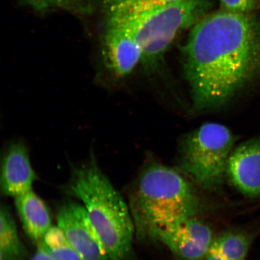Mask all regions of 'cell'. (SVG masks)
<instances>
[{
    "instance_id": "obj_1",
    "label": "cell",
    "mask_w": 260,
    "mask_h": 260,
    "mask_svg": "<svg viewBox=\"0 0 260 260\" xmlns=\"http://www.w3.org/2000/svg\"><path fill=\"white\" fill-rule=\"evenodd\" d=\"M184 54L194 106L223 105L260 73V16L222 9L205 15L191 27Z\"/></svg>"
},
{
    "instance_id": "obj_2",
    "label": "cell",
    "mask_w": 260,
    "mask_h": 260,
    "mask_svg": "<svg viewBox=\"0 0 260 260\" xmlns=\"http://www.w3.org/2000/svg\"><path fill=\"white\" fill-rule=\"evenodd\" d=\"M61 189L83 203L109 259L132 260L135 229L131 213L93 152L85 162L72 166L70 180Z\"/></svg>"
},
{
    "instance_id": "obj_3",
    "label": "cell",
    "mask_w": 260,
    "mask_h": 260,
    "mask_svg": "<svg viewBox=\"0 0 260 260\" xmlns=\"http://www.w3.org/2000/svg\"><path fill=\"white\" fill-rule=\"evenodd\" d=\"M129 209L139 239L197 216L200 203L188 181L173 169L149 166L140 174L129 193Z\"/></svg>"
},
{
    "instance_id": "obj_4",
    "label": "cell",
    "mask_w": 260,
    "mask_h": 260,
    "mask_svg": "<svg viewBox=\"0 0 260 260\" xmlns=\"http://www.w3.org/2000/svg\"><path fill=\"white\" fill-rule=\"evenodd\" d=\"M210 6L209 0H186L137 14L105 8L106 20L122 25L134 36L142 48L141 63L152 68L178 32L192 27L207 14Z\"/></svg>"
},
{
    "instance_id": "obj_5",
    "label": "cell",
    "mask_w": 260,
    "mask_h": 260,
    "mask_svg": "<svg viewBox=\"0 0 260 260\" xmlns=\"http://www.w3.org/2000/svg\"><path fill=\"white\" fill-rule=\"evenodd\" d=\"M235 142L227 126L204 123L185 140L181 159L184 171L198 186L217 189L223 183Z\"/></svg>"
},
{
    "instance_id": "obj_6",
    "label": "cell",
    "mask_w": 260,
    "mask_h": 260,
    "mask_svg": "<svg viewBox=\"0 0 260 260\" xmlns=\"http://www.w3.org/2000/svg\"><path fill=\"white\" fill-rule=\"evenodd\" d=\"M151 238L167 246L180 260L204 259L214 239L210 227L196 216L156 231Z\"/></svg>"
},
{
    "instance_id": "obj_7",
    "label": "cell",
    "mask_w": 260,
    "mask_h": 260,
    "mask_svg": "<svg viewBox=\"0 0 260 260\" xmlns=\"http://www.w3.org/2000/svg\"><path fill=\"white\" fill-rule=\"evenodd\" d=\"M58 226L84 260H109L83 205L67 200L57 207Z\"/></svg>"
},
{
    "instance_id": "obj_8",
    "label": "cell",
    "mask_w": 260,
    "mask_h": 260,
    "mask_svg": "<svg viewBox=\"0 0 260 260\" xmlns=\"http://www.w3.org/2000/svg\"><path fill=\"white\" fill-rule=\"evenodd\" d=\"M142 50L134 36L122 25L106 20L103 61L115 78L128 76L141 63Z\"/></svg>"
},
{
    "instance_id": "obj_9",
    "label": "cell",
    "mask_w": 260,
    "mask_h": 260,
    "mask_svg": "<svg viewBox=\"0 0 260 260\" xmlns=\"http://www.w3.org/2000/svg\"><path fill=\"white\" fill-rule=\"evenodd\" d=\"M37 178L27 145L22 141L12 143L3 156L0 189L6 197H16L32 190Z\"/></svg>"
},
{
    "instance_id": "obj_10",
    "label": "cell",
    "mask_w": 260,
    "mask_h": 260,
    "mask_svg": "<svg viewBox=\"0 0 260 260\" xmlns=\"http://www.w3.org/2000/svg\"><path fill=\"white\" fill-rule=\"evenodd\" d=\"M226 174L240 192L260 199V138L243 143L232 151Z\"/></svg>"
},
{
    "instance_id": "obj_11",
    "label": "cell",
    "mask_w": 260,
    "mask_h": 260,
    "mask_svg": "<svg viewBox=\"0 0 260 260\" xmlns=\"http://www.w3.org/2000/svg\"><path fill=\"white\" fill-rule=\"evenodd\" d=\"M15 205L26 235L37 245L53 226L47 204L31 190L15 197Z\"/></svg>"
},
{
    "instance_id": "obj_12",
    "label": "cell",
    "mask_w": 260,
    "mask_h": 260,
    "mask_svg": "<svg viewBox=\"0 0 260 260\" xmlns=\"http://www.w3.org/2000/svg\"><path fill=\"white\" fill-rule=\"evenodd\" d=\"M1 260H26L28 252L18 235L15 221L7 205L0 207Z\"/></svg>"
},
{
    "instance_id": "obj_13",
    "label": "cell",
    "mask_w": 260,
    "mask_h": 260,
    "mask_svg": "<svg viewBox=\"0 0 260 260\" xmlns=\"http://www.w3.org/2000/svg\"><path fill=\"white\" fill-rule=\"evenodd\" d=\"M251 242V237L247 234L231 231L214 239L210 248L225 260H245Z\"/></svg>"
},
{
    "instance_id": "obj_14",
    "label": "cell",
    "mask_w": 260,
    "mask_h": 260,
    "mask_svg": "<svg viewBox=\"0 0 260 260\" xmlns=\"http://www.w3.org/2000/svg\"><path fill=\"white\" fill-rule=\"evenodd\" d=\"M37 246L43 248L53 260H84L58 226H52Z\"/></svg>"
},
{
    "instance_id": "obj_15",
    "label": "cell",
    "mask_w": 260,
    "mask_h": 260,
    "mask_svg": "<svg viewBox=\"0 0 260 260\" xmlns=\"http://www.w3.org/2000/svg\"><path fill=\"white\" fill-rule=\"evenodd\" d=\"M186 0H105V8L126 14H137Z\"/></svg>"
},
{
    "instance_id": "obj_16",
    "label": "cell",
    "mask_w": 260,
    "mask_h": 260,
    "mask_svg": "<svg viewBox=\"0 0 260 260\" xmlns=\"http://www.w3.org/2000/svg\"><path fill=\"white\" fill-rule=\"evenodd\" d=\"M220 9L239 13H253L260 8V0H219Z\"/></svg>"
},
{
    "instance_id": "obj_17",
    "label": "cell",
    "mask_w": 260,
    "mask_h": 260,
    "mask_svg": "<svg viewBox=\"0 0 260 260\" xmlns=\"http://www.w3.org/2000/svg\"><path fill=\"white\" fill-rule=\"evenodd\" d=\"M41 1L49 5L59 6V7L62 8H69L76 5L79 0H41Z\"/></svg>"
},
{
    "instance_id": "obj_18",
    "label": "cell",
    "mask_w": 260,
    "mask_h": 260,
    "mask_svg": "<svg viewBox=\"0 0 260 260\" xmlns=\"http://www.w3.org/2000/svg\"><path fill=\"white\" fill-rule=\"evenodd\" d=\"M37 246V252H35L30 260H53L43 248H42L40 246Z\"/></svg>"
},
{
    "instance_id": "obj_19",
    "label": "cell",
    "mask_w": 260,
    "mask_h": 260,
    "mask_svg": "<svg viewBox=\"0 0 260 260\" xmlns=\"http://www.w3.org/2000/svg\"><path fill=\"white\" fill-rule=\"evenodd\" d=\"M204 260H225L221 256L219 253H217L214 250L210 248L209 252H207Z\"/></svg>"
}]
</instances>
